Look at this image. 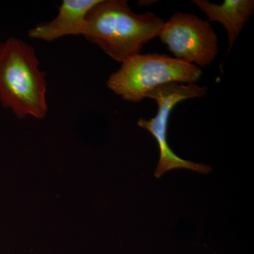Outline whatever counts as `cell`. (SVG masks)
<instances>
[{
  "instance_id": "1",
  "label": "cell",
  "mask_w": 254,
  "mask_h": 254,
  "mask_svg": "<svg viewBox=\"0 0 254 254\" xmlns=\"http://www.w3.org/2000/svg\"><path fill=\"white\" fill-rule=\"evenodd\" d=\"M165 21L153 13L136 14L126 0H100L86 17L83 36L115 61L140 54L158 37Z\"/></svg>"
},
{
  "instance_id": "2",
  "label": "cell",
  "mask_w": 254,
  "mask_h": 254,
  "mask_svg": "<svg viewBox=\"0 0 254 254\" xmlns=\"http://www.w3.org/2000/svg\"><path fill=\"white\" fill-rule=\"evenodd\" d=\"M33 47L10 37L0 43V103L19 119L44 118L48 112L46 74Z\"/></svg>"
},
{
  "instance_id": "4",
  "label": "cell",
  "mask_w": 254,
  "mask_h": 254,
  "mask_svg": "<svg viewBox=\"0 0 254 254\" xmlns=\"http://www.w3.org/2000/svg\"><path fill=\"white\" fill-rule=\"evenodd\" d=\"M207 93V87L170 83L152 90L145 95V98H150L156 102L158 113L154 118L149 120L141 119L137 124L141 128L148 130L158 142L160 159L155 172L156 178L175 169H188L203 175H208L212 171V168L208 165L193 163L180 158L174 153L168 143L169 120L174 108L183 100L202 98Z\"/></svg>"
},
{
  "instance_id": "7",
  "label": "cell",
  "mask_w": 254,
  "mask_h": 254,
  "mask_svg": "<svg viewBox=\"0 0 254 254\" xmlns=\"http://www.w3.org/2000/svg\"><path fill=\"white\" fill-rule=\"evenodd\" d=\"M192 2L208 16L209 22L221 23L225 28L228 42L227 53L254 11V0H225L220 4L208 0H193Z\"/></svg>"
},
{
  "instance_id": "5",
  "label": "cell",
  "mask_w": 254,
  "mask_h": 254,
  "mask_svg": "<svg viewBox=\"0 0 254 254\" xmlns=\"http://www.w3.org/2000/svg\"><path fill=\"white\" fill-rule=\"evenodd\" d=\"M176 59L204 67L218 56V38L208 21L177 12L164 23L158 36Z\"/></svg>"
},
{
  "instance_id": "3",
  "label": "cell",
  "mask_w": 254,
  "mask_h": 254,
  "mask_svg": "<svg viewBox=\"0 0 254 254\" xmlns=\"http://www.w3.org/2000/svg\"><path fill=\"white\" fill-rule=\"evenodd\" d=\"M107 85L124 100L139 103L152 90L170 83L195 84L203 72L198 66L159 53L138 54L123 62Z\"/></svg>"
},
{
  "instance_id": "6",
  "label": "cell",
  "mask_w": 254,
  "mask_h": 254,
  "mask_svg": "<svg viewBox=\"0 0 254 254\" xmlns=\"http://www.w3.org/2000/svg\"><path fill=\"white\" fill-rule=\"evenodd\" d=\"M100 0H64L59 12L50 22L32 28L28 36L33 39L53 42L67 36H83L90 10Z\"/></svg>"
}]
</instances>
